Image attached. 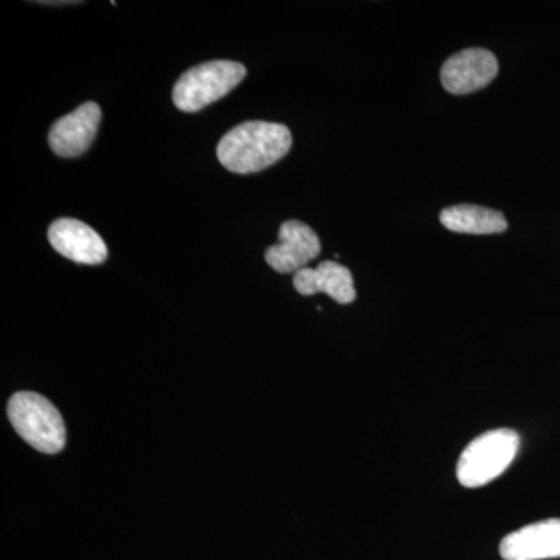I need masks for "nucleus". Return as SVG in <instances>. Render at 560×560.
I'll use <instances>...</instances> for the list:
<instances>
[{
    "mask_svg": "<svg viewBox=\"0 0 560 560\" xmlns=\"http://www.w3.org/2000/svg\"><path fill=\"white\" fill-rule=\"evenodd\" d=\"M51 248L66 259L81 265H101L108 259V248L101 235L83 221L60 219L47 232Z\"/></svg>",
    "mask_w": 560,
    "mask_h": 560,
    "instance_id": "6e6552de",
    "label": "nucleus"
},
{
    "mask_svg": "<svg viewBox=\"0 0 560 560\" xmlns=\"http://www.w3.org/2000/svg\"><path fill=\"white\" fill-rule=\"evenodd\" d=\"M293 145V138L285 125L271 121H245L221 138L217 156L224 168L232 173H256L282 160Z\"/></svg>",
    "mask_w": 560,
    "mask_h": 560,
    "instance_id": "f257e3e1",
    "label": "nucleus"
},
{
    "mask_svg": "<svg viewBox=\"0 0 560 560\" xmlns=\"http://www.w3.org/2000/svg\"><path fill=\"white\" fill-rule=\"evenodd\" d=\"M102 109L97 103L88 102L73 113L61 117L51 125L49 145L61 158H77L90 149L97 136Z\"/></svg>",
    "mask_w": 560,
    "mask_h": 560,
    "instance_id": "0eeeda50",
    "label": "nucleus"
},
{
    "mask_svg": "<svg viewBox=\"0 0 560 560\" xmlns=\"http://www.w3.org/2000/svg\"><path fill=\"white\" fill-rule=\"evenodd\" d=\"M246 77L241 62L220 60L195 66L173 88V103L184 113H197L230 94Z\"/></svg>",
    "mask_w": 560,
    "mask_h": 560,
    "instance_id": "20e7f679",
    "label": "nucleus"
},
{
    "mask_svg": "<svg viewBox=\"0 0 560 560\" xmlns=\"http://www.w3.org/2000/svg\"><path fill=\"white\" fill-rule=\"evenodd\" d=\"M9 419L22 440L38 452L55 455L66 444L60 411L36 393H18L9 401Z\"/></svg>",
    "mask_w": 560,
    "mask_h": 560,
    "instance_id": "7ed1b4c3",
    "label": "nucleus"
},
{
    "mask_svg": "<svg viewBox=\"0 0 560 560\" xmlns=\"http://www.w3.org/2000/svg\"><path fill=\"white\" fill-rule=\"evenodd\" d=\"M499 73V61L492 51L466 49L452 55L441 69V83L451 94L467 95L482 90Z\"/></svg>",
    "mask_w": 560,
    "mask_h": 560,
    "instance_id": "39448f33",
    "label": "nucleus"
},
{
    "mask_svg": "<svg viewBox=\"0 0 560 560\" xmlns=\"http://www.w3.org/2000/svg\"><path fill=\"white\" fill-rule=\"evenodd\" d=\"M441 223L456 234L490 235L508 230L503 213L477 205H458L442 210Z\"/></svg>",
    "mask_w": 560,
    "mask_h": 560,
    "instance_id": "9b49d317",
    "label": "nucleus"
},
{
    "mask_svg": "<svg viewBox=\"0 0 560 560\" xmlns=\"http://www.w3.org/2000/svg\"><path fill=\"white\" fill-rule=\"evenodd\" d=\"M293 285L302 296L326 293L338 304H350L357 298L352 272L337 261H320L316 268L298 271Z\"/></svg>",
    "mask_w": 560,
    "mask_h": 560,
    "instance_id": "9d476101",
    "label": "nucleus"
},
{
    "mask_svg": "<svg viewBox=\"0 0 560 560\" xmlns=\"http://www.w3.org/2000/svg\"><path fill=\"white\" fill-rule=\"evenodd\" d=\"M504 560H547L560 558V518L525 526L500 544Z\"/></svg>",
    "mask_w": 560,
    "mask_h": 560,
    "instance_id": "1a4fd4ad",
    "label": "nucleus"
},
{
    "mask_svg": "<svg viewBox=\"0 0 560 560\" xmlns=\"http://www.w3.org/2000/svg\"><path fill=\"white\" fill-rule=\"evenodd\" d=\"M320 253V242L316 232L298 220H289L280 226L279 241L265 253V260L280 275H290L307 268Z\"/></svg>",
    "mask_w": 560,
    "mask_h": 560,
    "instance_id": "423d86ee",
    "label": "nucleus"
},
{
    "mask_svg": "<svg viewBox=\"0 0 560 560\" xmlns=\"http://www.w3.org/2000/svg\"><path fill=\"white\" fill-rule=\"evenodd\" d=\"M521 448L514 430H490L470 442L460 453L456 475L464 488L477 489L497 480L511 466Z\"/></svg>",
    "mask_w": 560,
    "mask_h": 560,
    "instance_id": "f03ea898",
    "label": "nucleus"
}]
</instances>
